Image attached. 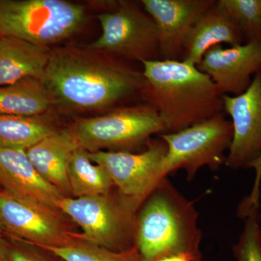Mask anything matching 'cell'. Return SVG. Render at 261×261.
Segmentation results:
<instances>
[{
  "label": "cell",
  "instance_id": "obj_28",
  "mask_svg": "<svg viewBox=\"0 0 261 261\" xmlns=\"http://www.w3.org/2000/svg\"><path fill=\"white\" fill-rule=\"evenodd\" d=\"M2 37H3V36L1 35V33H0V39H1Z\"/></svg>",
  "mask_w": 261,
  "mask_h": 261
},
{
  "label": "cell",
  "instance_id": "obj_6",
  "mask_svg": "<svg viewBox=\"0 0 261 261\" xmlns=\"http://www.w3.org/2000/svg\"><path fill=\"white\" fill-rule=\"evenodd\" d=\"M77 145L88 152H133L147 145L150 137L165 133L159 115L152 106H121L105 114L81 118L68 128Z\"/></svg>",
  "mask_w": 261,
  "mask_h": 261
},
{
  "label": "cell",
  "instance_id": "obj_27",
  "mask_svg": "<svg viewBox=\"0 0 261 261\" xmlns=\"http://www.w3.org/2000/svg\"><path fill=\"white\" fill-rule=\"evenodd\" d=\"M7 251H8V249L5 246L4 241L2 238L1 232H0V261H8Z\"/></svg>",
  "mask_w": 261,
  "mask_h": 261
},
{
  "label": "cell",
  "instance_id": "obj_12",
  "mask_svg": "<svg viewBox=\"0 0 261 261\" xmlns=\"http://www.w3.org/2000/svg\"><path fill=\"white\" fill-rule=\"evenodd\" d=\"M197 67L210 77L222 95H240L261 70V43L251 42L227 48L221 44L214 46Z\"/></svg>",
  "mask_w": 261,
  "mask_h": 261
},
{
  "label": "cell",
  "instance_id": "obj_10",
  "mask_svg": "<svg viewBox=\"0 0 261 261\" xmlns=\"http://www.w3.org/2000/svg\"><path fill=\"white\" fill-rule=\"evenodd\" d=\"M0 224L8 232L32 247H63L76 240L63 214L0 190Z\"/></svg>",
  "mask_w": 261,
  "mask_h": 261
},
{
  "label": "cell",
  "instance_id": "obj_7",
  "mask_svg": "<svg viewBox=\"0 0 261 261\" xmlns=\"http://www.w3.org/2000/svg\"><path fill=\"white\" fill-rule=\"evenodd\" d=\"M168 151L160 169L161 178L178 169L185 170L188 180L204 166L217 169L226 162L225 152L233 139V126L224 113L191 126L160 135Z\"/></svg>",
  "mask_w": 261,
  "mask_h": 261
},
{
  "label": "cell",
  "instance_id": "obj_17",
  "mask_svg": "<svg viewBox=\"0 0 261 261\" xmlns=\"http://www.w3.org/2000/svg\"><path fill=\"white\" fill-rule=\"evenodd\" d=\"M51 49L13 37L0 39V87L44 75Z\"/></svg>",
  "mask_w": 261,
  "mask_h": 261
},
{
  "label": "cell",
  "instance_id": "obj_5",
  "mask_svg": "<svg viewBox=\"0 0 261 261\" xmlns=\"http://www.w3.org/2000/svg\"><path fill=\"white\" fill-rule=\"evenodd\" d=\"M86 20L83 5L66 0H0V33L49 47L74 35Z\"/></svg>",
  "mask_w": 261,
  "mask_h": 261
},
{
  "label": "cell",
  "instance_id": "obj_14",
  "mask_svg": "<svg viewBox=\"0 0 261 261\" xmlns=\"http://www.w3.org/2000/svg\"><path fill=\"white\" fill-rule=\"evenodd\" d=\"M0 185L15 197L56 210L63 196L37 172L23 149L0 147Z\"/></svg>",
  "mask_w": 261,
  "mask_h": 261
},
{
  "label": "cell",
  "instance_id": "obj_24",
  "mask_svg": "<svg viewBox=\"0 0 261 261\" xmlns=\"http://www.w3.org/2000/svg\"><path fill=\"white\" fill-rule=\"evenodd\" d=\"M249 168L255 169V176L254 186L250 195L245 197L240 203L238 208L239 216L244 214L252 208H259L260 207V183H261V155L254 162H252Z\"/></svg>",
  "mask_w": 261,
  "mask_h": 261
},
{
  "label": "cell",
  "instance_id": "obj_11",
  "mask_svg": "<svg viewBox=\"0 0 261 261\" xmlns=\"http://www.w3.org/2000/svg\"><path fill=\"white\" fill-rule=\"evenodd\" d=\"M222 99L224 112L233 126L225 164L233 169L249 168L261 155V70L243 94Z\"/></svg>",
  "mask_w": 261,
  "mask_h": 261
},
{
  "label": "cell",
  "instance_id": "obj_20",
  "mask_svg": "<svg viewBox=\"0 0 261 261\" xmlns=\"http://www.w3.org/2000/svg\"><path fill=\"white\" fill-rule=\"evenodd\" d=\"M68 176L72 197L108 195L114 187L107 171L92 162L88 152L80 147L70 160Z\"/></svg>",
  "mask_w": 261,
  "mask_h": 261
},
{
  "label": "cell",
  "instance_id": "obj_23",
  "mask_svg": "<svg viewBox=\"0 0 261 261\" xmlns=\"http://www.w3.org/2000/svg\"><path fill=\"white\" fill-rule=\"evenodd\" d=\"M258 209H250L241 217L245 219V226L232 249L238 261H261V216Z\"/></svg>",
  "mask_w": 261,
  "mask_h": 261
},
{
  "label": "cell",
  "instance_id": "obj_22",
  "mask_svg": "<svg viewBox=\"0 0 261 261\" xmlns=\"http://www.w3.org/2000/svg\"><path fill=\"white\" fill-rule=\"evenodd\" d=\"M243 35L244 44L261 43V0H219Z\"/></svg>",
  "mask_w": 261,
  "mask_h": 261
},
{
  "label": "cell",
  "instance_id": "obj_18",
  "mask_svg": "<svg viewBox=\"0 0 261 261\" xmlns=\"http://www.w3.org/2000/svg\"><path fill=\"white\" fill-rule=\"evenodd\" d=\"M51 104L40 80L27 78L0 87V114L39 116L51 111Z\"/></svg>",
  "mask_w": 261,
  "mask_h": 261
},
{
  "label": "cell",
  "instance_id": "obj_13",
  "mask_svg": "<svg viewBox=\"0 0 261 261\" xmlns=\"http://www.w3.org/2000/svg\"><path fill=\"white\" fill-rule=\"evenodd\" d=\"M215 0H142L159 34L161 60L181 61L189 32Z\"/></svg>",
  "mask_w": 261,
  "mask_h": 261
},
{
  "label": "cell",
  "instance_id": "obj_25",
  "mask_svg": "<svg viewBox=\"0 0 261 261\" xmlns=\"http://www.w3.org/2000/svg\"><path fill=\"white\" fill-rule=\"evenodd\" d=\"M8 261H47L42 255L33 250L23 248L8 249Z\"/></svg>",
  "mask_w": 261,
  "mask_h": 261
},
{
  "label": "cell",
  "instance_id": "obj_26",
  "mask_svg": "<svg viewBox=\"0 0 261 261\" xmlns=\"http://www.w3.org/2000/svg\"><path fill=\"white\" fill-rule=\"evenodd\" d=\"M154 261H202V259L189 254L178 253L161 257Z\"/></svg>",
  "mask_w": 261,
  "mask_h": 261
},
{
  "label": "cell",
  "instance_id": "obj_21",
  "mask_svg": "<svg viewBox=\"0 0 261 261\" xmlns=\"http://www.w3.org/2000/svg\"><path fill=\"white\" fill-rule=\"evenodd\" d=\"M63 261H143L135 246L122 251H113L80 240L63 247H38Z\"/></svg>",
  "mask_w": 261,
  "mask_h": 261
},
{
  "label": "cell",
  "instance_id": "obj_4",
  "mask_svg": "<svg viewBox=\"0 0 261 261\" xmlns=\"http://www.w3.org/2000/svg\"><path fill=\"white\" fill-rule=\"evenodd\" d=\"M56 207L82 228L77 240L113 251L135 246L136 214L140 207L118 191L116 195L63 196Z\"/></svg>",
  "mask_w": 261,
  "mask_h": 261
},
{
  "label": "cell",
  "instance_id": "obj_9",
  "mask_svg": "<svg viewBox=\"0 0 261 261\" xmlns=\"http://www.w3.org/2000/svg\"><path fill=\"white\" fill-rule=\"evenodd\" d=\"M166 142L150 140L142 152L98 151L88 152L89 159L102 166L123 197L139 207L161 181L160 169L167 154Z\"/></svg>",
  "mask_w": 261,
  "mask_h": 261
},
{
  "label": "cell",
  "instance_id": "obj_15",
  "mask_svg": "<svg viewBox=\"0 0 261 261\" xmlns=\"http://www.w3.org/2000/svg\"><path fill=\"white\" fill-rule=\"evenodd\" d=\"M244 44L242 33L227 12L216 1L194 24L185 40L181 61L197 66L211 47Z\"/></svg>",
  "mask_w": 261,
  "mask_h": 261
},
{
  "label": "cell",
  "instance_id": "obj_2",
  "mask_svg": "<svg viewBox=\"0 0 261 261\" xmlns=\"http://www.w3.org/2000/svg\"><path fill=\"white\" fill-rule=\"evenodd\" d=\"M142 97L173 133L224 112L223 95L210 77L183 61H143Z\"/></svg>",
  "mask_w": 261,
  "mask_h": 261
},
{
  "label": "cell",
  "instance_id": "obj_3",
  "mask_svg": "<svg viewBox=\"0 0 261 261\" xmlns=\"http://www.w3.org/2000/svg\"><path fill=\"white\" fill-rule=\"evenodd\" d=\"M191 201L163 178L136 214L135 245L143 261L185 253L202 259V232Z\"/></svg>",
  "mask_w": 261,
  "mask_h": 261
},
{
  "label": "cell",
  "instance_id": "obj_1",
  "mask_svg": "<svg viewBox=\"0 0 261 261\" xmlns=\"http://www.w3.org/2000/svg\"><path fill=\"white\" fill-rule=\"evenodd\" d=\"M41 82L62 113L111 111L146 87L142 71L124 60L82 46L51 49Z\"/></svg>",
  "mask_w": 261,
  "mask_h": 261
},
{
  "label": "cell",
  "instance_id": "obj_16",
  "mask_svg": "<svg viewBox=\"0 0 261 261\" xmlns=\"http://www.w3.org/2000/svg\"><path fill=\"white\" fill-rule=\"evenodd\" d=\"M68 128L58 130L27 149L33 166L44 180L65 197H71L68 171L70 160L78 148Z\"/></svg>",
  "mask_w": 261,
  "mask_h": 261
},
{
  "label": "cell",
  "instance_id": "obj_19",
  "mask_svg": "<svg viewBox=\"0 0 261 261\" xmlns=\"http://www.w3.org/2000/svg\"><path fill=\"white\" fill-rule=\"evenodd\" d=\"M48 113L32 117L0 114V147L27 150L54 133L58 129Z\"/></svg>",
  "mask_w": 261,
  "mask_h": 261
},
{
  "label": "cell",
  "instance_id": "obj_8",
  "mask_svg": "<svg viewBox=\"0 0 261 261\" xmlns=\"http://www.w3.org/2000/svg\"><path fill=\"white\" fill-rule=\"evenodd\" d=\"M97 18L102 34L85 47L126 61L161 60L157 27L141 2L119 1Z\"/></svg>",
  "mask_w": 261,
  "mask_h": 261
}]
</instances>
